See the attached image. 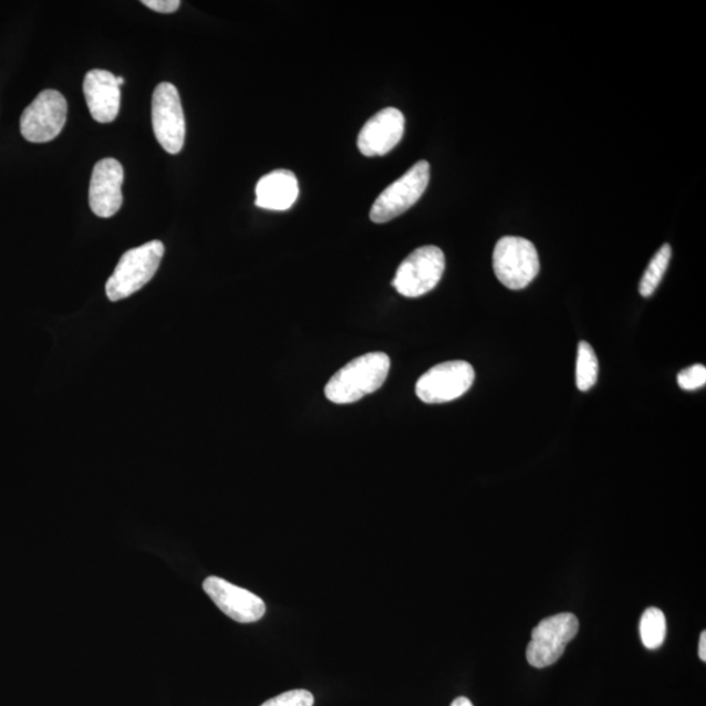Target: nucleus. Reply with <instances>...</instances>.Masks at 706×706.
<instances>
[{
    "mask_svg": "<svg viewBox=\"0 0 706 706\" xmlns=\"http://www.w3.org/2000/svg\"><path fill=\"white\" fill-rule=\"evenodd\" d=\"M391 359L382 352H371L352 360L330 378L326 398L336 405H349L377 392L385 384Z\"/></svg>",
    "mask_w": 706,
    "mask_h": 706,
    "instance_id": "nucleus-1",
    "label": "nucleus"
},
{
    "mask_svg": "<svg viewBox=\"0 0 706 706\" xmlns=\"http://www.w3.org/2000/svg\"><path fill=\"white\" fill-rule=\"evenodd\" d=\"M165 253L164 243L155 240L126 251L107 279L106 297L111 301L125 300L142 290L155 277Z\"/></svg>",
    "mask_w": 706,
    "mask_h": 706,
    "instance_id": "nucleus-2",
    "label": "nucleus"
},
{
    "mask_svg": "<svg viewBox=\"0 0 706 706\" xmlns=\"http://www.w3.org/2000/svg\"><path fill=\"white\" fill-rule=\"evenodd\" d=\"M539 269L538 251L531 241L507 236L496 243L494 270L509 290H523L537 278Z\"/></svg>",
    "mask_w": 706,
    "mask_h": 706,
    "instance_id": "nucleus-3",
    "label": "nucleus"
},
{
    "mask_svg": "<svg viewBox=\"0 0 706 706\" xmlns=\"http://www.w3.org/2000/svg\"><path fill=\"white\" fill-rule=\"evenodd\" d=\"M580 623L571 612L544 619L531 632L526 658L536 668L549 667L561 658L565 647L578 636Z\"/></svg>",
    "mask_w": 706,
    "mask_h": 706,
    "instance_id": "nucleus-4",
    "label": "nucleus"
},
{
    "mask_svg": "<svg viewBox=\"0 0 706 706\" xmlns=\"http://www.w3.org/2000/svg\"><path fill=\"white\" fill-rule=\"evenodd\" d=\"M445 271L444 251L437 247H422L411 253L396 271L393 287L402 297L415 299L427 294L442 280Z\"/></svg>",
    "mask_w": 706,
    "mask_h": 706,
    "instance_id": "nucleus-5",
    "label": "nucleus"
},
{
    "mask_svg": "<svg viewBox=\"0 0 706 706\" xmlns=\"http://www.w3.org/2000/svg\"><path fill=\"white\" fill-rule=\"evenodd\" d=\"M429 172V163L424 160L416 163L405 175L386 187L372 206L371 220L377 225H384L409 210L427 190Z\"/></svg>",
    "mask_w": 706,
    "mask_h": 706,
    "instance_id": "nucleus-6",
    "label": "nucleus"
},
{
    "mask_svg": "<svg viewBox=\"0 0 706 706\" xmlns=\"http://www.w3.org/2000/svg\"><path fill=\"white\" fill-rule=\"evenodd\" d=\"M68 111V101L61 92L42 91L21 115V135L31 143L54 141L66 125Z\"/></svg>",
    "mask_w": 706,
    "mask_h": 706,
    "instance_id": "nucleus-7",
    "label": "nucleus"
},
{
    "mask_svg": "<svg viewBox=\"0 0 706 706\" xmlns=\"http://www.w3.org/2000/svg\"><path fill=\"white\" fill-rule=\"evenodd\" d=\"M475 380L471 364L446 362L425 372L416 382V395L428 405L451 402L470 391Z\"/></svg>",
    "mask_w": 706,
    "mask_h": 706,
    "instance_id": "nucleus-8",
    "label": "nucleus"
},
{
    "mask_svg": "<svg viewBox=\"0 0 706 706\" xmlns=\"http://www.w3.org/2000/svg\"><path fill=\"white\" fill-rule=\"evenodd\" d=\"M153 127L156 139L170 155L181 153L186 138V122L181 98L175 85L162 83L153 96Z\"/></svg>",
    "mask_w": 706,
    "mask_h": 706,
    "instance_id": "nucleus-9",
    "label": "nucleus"
},
{
    "mask_svg": "<svg viewBox=\"0 0 706 706\" xmlns=\"http://www.w3.org/2000/svg\"><path fill=\"white\" fill-rule=\"evenodd\" d=\"M204 589L216 606L236 622L255 623L261 621L266 614V604L261 598L226 580L208 578Z\"/></svg>",
    "mask_w": 706,
    "mask_h": 706,
    "instance_id": "nucleus-10",
    "label": "nucleus"
},
{
    "mask_svg": "<svg viewBox=\"0 0 706 706\" xmlns=\"http://www.w3.org/2000/svg\"><path fill=\"white\" fill-rule=\"evenodd\" d=\"M405 115L395 107H386L374 114L359 134L357 147L366 157L385 156L391 153L405 134Z\"/></svg>",
    "mask_w": 706,
    "mask_h": 706,
    "instance_id": "nucleus-11",
    "label": "nucleus"
},
{
    "mask_svg": "<svg viewBox=\"0 0 706 706\" xmlns=\"http://www.w3.org/2000/svg\"><path fill=\"white\" fill-rule=\"evenodd\" d=\"M124 167L115 158H104L93 168L90 185V206L98 218H112L124 204L122 184Z\"/></svg>",
    "mask_w": 706,
    "mask_h": 706,
    "instance_id": "nucleus-12",
    "label": "nucleus"
},
{
    "mask_svg": "<svg viewBox=\"0 0 706 706\" xmlns=\"http://www.w3.org/2000/svg\"><path fill=\"white\" fill-rule=\"evenodd\" d=\"M83 91L93 120L111 124L120 113L121 86L117 76L105 70H92L84 77Z\"/></svg>",
    "mask_w": 706,
    "mask_h": 706,
    "instance_id": "nucleus-13",
    "label": "nucleus"
},
{
    "mask_svg": "<svg viewBox=\"0 0 706 706\" xmlns=\"http://www.w3.org/2000/svg\"><path fill=\"white\" fill-rule=\"evenodd\" d=\"M298 177L291 170L279 169L259 179L256 205L263 210L287 211L299 198Z\"/></svg>",
    "mask_w": 706,
    "mask_h": 706,
    "instance_id": "nucleus-14",
    "label": "nucleus"
},
{
    "mask_svg": "<svg viewBox=\"0 0 706 706\" xmlns=\"http://www.w3.org/2000/svg\"><path fill=\"white\" fill-rule=\"evenodd\" d=\"M667 633V623L664 612L650 608L640 622V636L646 650L655 651L664 644Z\"/></svg>",
    "mask_w": 706,
    "mask_h": 706,
    "instance_id": "nucleus-15",
    "label": "nucleus"
},
{
    "mask_svg": "<svg viewBox=\"0 0 706 706\" xmlns=\"http://www.w3.org/2000/svg\"><path fill=\"white\" fill-rule=\"evenodd\" d=\"M669 259H672V247L665 243L664 247L655 253L650 266H647L643 279H641L638 288L640 293L643 294L644 298H651L655 290H657L667 271Z\"/></svg>",
    "mask_w": 706,
    "mask_h": 706,
    "instance_id": "nucleus-16",
    "label": "nucleus"
},
{
    "mask_svg": "<svg viewBox=\"0 0 706 706\" xmlns=\"http://www.w3.org/2000/svg\"><path fill=\"white\" fill-rule=\"evenodd\" d=\"M598 372H600V365H598L592 345L581 342L579 344L578 367H575V384H578L579 391H590L595 385Z\"/></svg>",
    "mask_w": 706,
    "mask_h": 706,
    "instance_id": "nucleus-17",
    "label": "nucleus"
},
{
    "mask_svg": "<svg viewBox=\"0 0 706 706\" xmlns=\"http://www.w3.org/2000/svg\"><path fill=\"white\" fill-rule=\"evenodd\" d=\"M314 696L307 689L288 691L282 695L270 698L261 706H313Z\"/></svg>",
    "mask_w": 706,
    "mask_h": 706,
    "instance_id": "nucleus-18",
    "label": "nucleus"
},
{
    "mask_svg": "<svg viewBox=\"0 0 706 706\" xmlns=\"http://www.w3.org/2000/svg\"><path fill=\"white\" fill-rule=\"evenodd\" d=\"M678 384L683 391L694 392L702 388L706 384V367L696 364L687 367L678 374Z\"/></svg>",
    "mask_w": 706,
    "mask_h": 706,
    "instance_id": "nucleus-19",
    "label": "nucleus"
},
{
    "mask_svg": "<svg viewBox=\"0 0 706 706\" xmlns=\"http://www.w3.org/2000/svg\"><path fill=\"white\" fill-rule=\"evenodd\" d=\"M144 6L148 9L160 13H173L179 9L181 2L179 0H143Z\"/></svg>",
    "mask_w": 706,
    "mask_h": 706,
    "instance_id": "nucleus-20",
    "label": "nucleus"
},
{
    "mask_svg": "<svg viewBox=\"0 0 706 706\" xmlns=\"http://www.w3.org/2000/svg\"><path fill=\"white\" fill-rule=\"evenodd\" d=\"M698 657L703 662H706V632L704 631L700 635V644H698Z\"/></svg>",
    "mask_w": 706,
    "mask_h": 706,
    "instance_id": "nucleus-21",
    "label": "nucleus"
},
{
    "mask_svg": "<svg viewBox=\"0 0 706 706\" xmlns=\"http://www.w3.org/2000/svg\"><path fill=\"white\" fill-rule=\"evenodd\" d=\"M450 706H474L467 697H457Z\"/></svg>",
    "mask_w": 706,
    "mask_h": 706,
    "instance_id": "nucleus-22",
    "label": "nucleus"
},
{
    "mask_svg": "<svg viewBox=\"0 0 706 706\" xmlns=\"http://www.w3.org/2000/svg\"><path fill=\"white\" fill-rule=\"evenodd\" d=\"M117 84H118L120 86H121V85H124V84H125V79H124V77H117Z\"/></svg>",
    "mask_w": 706,
    "mask_h": 706,
    "instance_id": "nucleus-23",
    "label": "nucleus"
}]
</instances>
